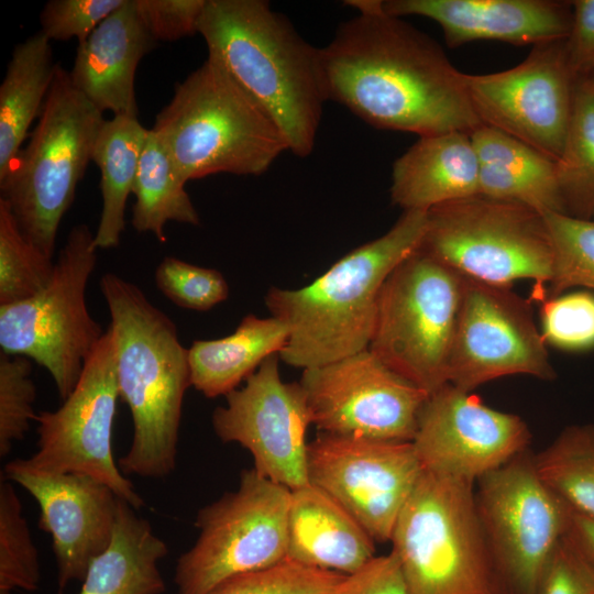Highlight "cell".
I'll return each mask as SVG.
<instances>
[{"label":"cell","instance_id":"45","mask_svg":"<svg viewBox=\"0 0 594 594\" xmlns=\"http://www.w3.org/2000/svg\"><path fill=\"white\" fill-rule=\"evenodd\" d=\"M562 541L594 580V519L570 509Z\"/></svg>","mask_w":594,"mask_h":594},{"label":"cell","instance_id":"47","mask_svg":"<svg viewBox=\"0 0 594 594\" xmlns=\"http://www.w3.org/2000/svg\"><path fill=\"white\" fill-rule=\"evenodd\" d=\"M590 79H591V81L593 82V86H594V75H592V76L590 77Z\"/></svg>","mask_w":594,"mask_h":594},{"label":"cell","instance_id":"3","mask_svg":"<svg viewBox=\"0 0 594 594\" xmlns=\"http://www.w3.org/2000/svg\"><path fill=\"white\" fill-rule=\"evenodd\" d=\"M114 341L119 396L133 421L125 475L161 479L176 466L184 396L190 383L188 349L173 320L139 286L113 274L100 279Z\"/></svg>","mask_w":594,"mask_h":594},{"label":"cell","instance_id":"1","mask_svg":"<svg viewBox=\"0 0 594 594\" xmlns=\"http://www.w3.org/2000/svg\"><path fill=\"white\" fill-rule=\"evenodd\" d=\"M359 14L321 48L329 100L370 125L421 136L471 133L482 121L464 73L429 35L385 13L381 0H350Z\"/></svg>","mask_w":594,"mask_h":594},{"label":"cell","instance_id":"32","mask_svg":"<svg viewBox=\"0 0 594 594\" xmlns=\"http://www.w3.org/2000/svg\"><path fill=\"white\" fill-rule=\"evenodd\" d=\"M534 460L543 482L571 510L594 519V424L564 428Z\"/></svg>","mask_w":594,"mask_h":594},{"label":"cell","instance_id":"40","mask_svg":"<svg viewBox=\"0 0 594 594\" xmlns=\"http://www.w3.org/2000/svg\"><path fill=\"white\" fill-rule=\"evenodd\" d=\"M125 0H51L41 14V32L51 41L77 38L84 43L92 31Z\"/></svg>","mask_w":594,"mask_h":594},{"label":"cell","instance_id":"6","mask_svg":"<svg viewBox=\"0 0 594 594\" xmlns=\"http://www.w3.org/2000/svg\"><path fill=\"white\" fill-rule=\"evenodd\" d=\"M106 119L56 65L40 119L25 147L0 178V193L23 235L53 257L64 215L91 161Z\"/></svg>","mask_w":594,"mask_h":594},{"label":"cell","instance_id":"34","mask_svg":"<svg viewBox=\"0 0 594 594\" xmlns=\"http://www.w3.org/2000/svg\"><path fill=\"white\" fill-rule=\"evenodd\" d=\"M38 552L11 481H0V591L37 590Z\"/></svg>","mask_w":594,"mask_h":594},{"label":"cell","instance_id":"20","mask_svg":"<svg viewBox=\"0 0 594 594\" xmlns=\"http://www.w3.org/2000/svg\"><path fill=\"white\" fill-rule=\"evenodd\" d=\"M2 476L21 485L38 504L37 525L52 536L59 592L72 581H82L91 561L112 540L116 493L91 476L35 473L16 459L4 465Z\"/></svg>","mask_w":594,"mask_h":594},{"label":"cell","instance_id":"38","mask_svg":"<svg viewBox=\"0 0 594 594\" xmlns=\"http://www.w3.org/2000/svg\"><path fill=\"white\" fill-rule=\"evenodd\" d=\"M154 282L176 306L196 311H207L229 295V285L219 271L174 256H166L160 262Z\"/></svg>","mask_w":594,"mask_h":594},{"label":"cell","instance_id":"44","mask_svg":"<svg viewBox=\"0 0 594 594\" xmlns=\"http://www.w3.org/2000/svg\"><path fill=\"white\" fill-rule=\"evenodd\" d=\"M340 594H408L396 556H376L346 576Z\"/></svg>","mask_w":594,"mask_h":594},{"label":"cell","instance_id":"37","mask_svg":"<svg viewBox=\"0 0 594 594\" xmlns=\"http://www.w3.org/2000/svg\"><path fill=\"white\" fill-rule=\"evenodd\" d=\"M32 364L22 355L0 354V457L4 458L14 442L24 439L30 421L35 420L36 397L31 378Z\"/></svg>","mask_w":594,"mask_h":594},{"label":"cell","instance_id":"2","mask_svg":"<svg viewBox=\"0 0 594 594\" xmlns=\"http://www.w3.org/2000/svg\"><path fill=\"white\" fill-rule=\"evenodd\" d=\"M197 33L208 56L272 118L289 152L310 155L329 100L321 48L264 0H206Z\"/></svg>","mask_w":594,"mask_h":594},{"label":"cell","instance_id":"13","mask_svg":"<svg viewBox=\"0 0 594 594\" xmlns=\"http://www.w3.org/2000/svg\"><path fill=\"white\" fill-rule=\"evenodd\" d=\"M119 397L114 341L108 328L61 407L36 414L37 450L18 462L35 473L91 476L140 509L144 499L113 458L112 428Z\"/></svg>","mask_w":594,"mask_h":594},{"label":"cell","instance_id":"24","mask_svg":"<svg viewBox=\"0 0 594 594\" xmlns=\"http://www.w3.org/2000/svg\"><path fill=\"white\" fill-rule=\"evenodd\" d=\"M391 199L404 211L480 194L479 161L469 133L419 138L393 164Z\"/></svg>","mask_w":594,"mask_h":594},{"label":"cell","instance_id":"29","mask_svg":"<svg viewBox=\"0 0 594 594\" xmlns=\"http://www.w3.org/2000/svg\"><path fill=\"white\" fill-rule=\"evenodd\" d=\"M148 129L138 120L113 116L106 120L97 136L91 161L100 170L102 207L94 233L97 249H112L120 244L125 227V205L133 187L140 157Z\"/></svg>","mask_w":594,"mask_h":594},{"label":"cell","instance_id":"36","mask_svg":"<svg viewBox=\"0 0 594 594\" xmlns=\"http://www.w3.org/2000/svg\"><path fill=\"white\" fill-rule=\"evenodd\" d=\"M346 576L286 558L272 566L228 579L208 594H340Z\"/></svg>","mask_w":594,"mask_h":594},{"label":"cell","instance_id":"35","mask_svg":"<svg viewBox=\"0 0 594 594\" xmlns=\"http://www.w3.org/2000/svg\"><path fill=\"white\" fill-rule=\"evenodd\" d=\"M543 216L553 248L552 276L546 298L573 287L594 290V219L554 212Z\"/></svg>","mask_w":594,"mask_h":594},{"label":"cell","instance_id":"31","mask_svg":"<svg viewBox=\"0 0 594 594\" xmlns=\"http://www.w3.org/2000/svg\"><path fill=\"white\" fill-rule=\"evenodd\" d=\"M566 215L594 219V86L590 78L575 82L565 140L556 161Z\"/></svg>","mask_w":594,"mask_h":594},{"label":"cell","instance_id":"41","mask_svg":"<svg viewBox=\"0 0 594 594\" xmlns=\"http://www.w3.org/2000/svg\"><path fill=\"white\" fill-rule=\"evenodd\" d=\"M206 0H135L140 16L155 42H172L197 33Z\"/></svg>","mask_w":594,"mask_h":594},{"label":"cell","instance_id":"22","mask_svg":"<svg viewBox=\"0 0 594 594\" xmlns=\"http://www.w3.org/2000/svg\"><path fill=\"white\" fill-rule=\"evenodd\" d=\"M155 43L135 0H125L78 44L72 84L102 113L138 118L135 74Z\"/></svg>","mask_w":594,"mask_h":594},{"label":"cell","instance_id":"5","mask_svg":"<svg viewBox=\"0 0 594 594\" xmlns=\"http://www.w3.org/2000/svg\"><path fill=\"white\" fill-rule=\"evenodd\" d=\"M152 130L182 179L261 175L288 144L272 118L213 57L175 86Z\"/></svg>","mask_w":594,"mask_h":594},{"label":"cell","instance_id":"10","mask_svg":"<svg viewBox=\"0 0 594 594\" xmlns=\"http://www.w3.org/2000/svg\"><path fill=\"white\" fill-rule=\"evenodd\" d=\"M97 250L87 224L73 227L48 284L32 297L0 306L1 352L29 358L46 369L63 400L106 332L86 302Z\"/></svg>","mask_w":594,"mask_h":594},{"label":"cell","instance_id":"7","mask_svg":"<svg viewBox=\"0 0 594 594\" xmlns=\"http://www.w3.org/2000/svg\"><path fill=\"white\" fill-rule=\"evenodd\" d=\"M474 484L424 471L391 538L408 594H503Z\"/></svg>","mask_w":594,"mask_h":594},{"label":"cell","instance_id":"23","mask_svg":"<svg viewBox=\"0 0 594 594\" xmlns=\"http://www.w3.org/2000/svg\"><path fill=\"white\" fill-rule=\"evenodd\" d=\"M286 558L350 575L375 556V541L362 525L319 487L290 491Z\"/></svg>","mask_w":594,"mask_h":594},{"label":"cell","instance_id":"21","mask_svg":"<svg viewBox=\"0 0 594 594\" xmlns=\"http://www.w3.org/2000/svg\"><path fill=\"white\" fill-rule=\"evenodd\" d=\"M385 13L418 15L437 22L447 45L474 41L537 45L566 38L571 2L551 0H381Z\"/></svg>","mask_w":594,"mask_h":594},{"label":"cell","instance_id":"28","mask_svg":"<svg viewBox=\"0 0 594 594\" xmlns=\"http://www.w3.org/2000/svg\"><path fill=\"white\" fill-rule=\"evenodd\" d=\"M56 65L50 40L40 31L18 44L0 86V178L21 151L40 117Z\"/></svg>","mask_w":594,"mask_h":594},{"label":"cell","instance_id":"19","mask_svg":"<svg viewBox=\"0 0 594 594\" xmlns=\"http://www.w3.org/2000/svg\"><path fill=\"white\" fill-rule=\"evenodd\" d=\"M530 441L518 415L447 384L428 396L411 442L424 471L475 483L528 451Z\"/></svg>","mask_w":594,"mask_h":594},{"label":"cell","instance_id":"17","mask_svg":"<svg viewBox=\"0 0 594 594\" xmlns=\"http://www.w3.org/2000/svg\"><path fill=\"white\" fill-rule=\"evenodd\" d=\"M472 106L483 124L501 130L557 161L568 131L575 78L565 38L534 45L513 68L464 74Z\"/></svg>","mask_w":594,"mask_h":594},{"label":"cell","instance_id":"11","mask_svg":"<svg viewBox=\"0 0 594 594\" xmlns=\"http://www.w3.org/2000/svg\"><path fill=\"white\" fill-rule=\"evenodd\" d=\"M289 501L286 486L253 468L242 471L235 491L198 510V537L177 559V594H208L228 579L286 559Z\"/></svg>","mask_w":594,"mask_h":594},{"label":"cell","instance_id":"30","mask_svg":"<svg viewBox=\"0 0 594 594\" xmlns=\"http://www.w3.org/2000/svg\"><path fill=\"white\" fill-rule=\"evenodd\" d=\"M185 184L162 141L148 129L133 187V228L140 233L150 232L164 243L168 221L199 226V215Z\"/></svg>","mask_w":594,"mask_h":594},{"label":"cell","instance_id":"27","mask_svg":"<svg viewBox=\"0 0 594 594\" xmlns=\"http://www.w3.org/2000/svg\"><path fill=\"white\" fill-rule=\"evenodd\" d=\"M287 340L288 329L280 320L250 314L231 334L193 342L188 349L191 386L208 398L227 396L267 358L278 355Z\"/></svg>","mask_w":594,"mask_h":594},{"label":"cell","instance_id":"42","mask_svg":"<svg viewBox=\"0 0 594 594\" xmlns=\"http://www.w3.org/2000/svg\"><path fill=\"white\" fill-rule=\"evenodd\" d=\"M572 22L565 38L569 68L575 80L594 75V0H574Z\"/></svg>","mask_w":594,"mask_h":594},{"label":"cell","instance_id":"43","mask_svg":"<svg viewBox=\"0 0 594 594\" xmlns=\"http://www.w3.org/2000/svg\"><path fill=\"white\" fill-rule=\"evenodd\" d=\"M535 594H594V580L561 541L544 570Z\"/></svg>","mask_w":594,"mask_h":594},{"label":"cell","instance_id":"12","mask_svg":"<svg viewBox=\"0 0 594 594\" xmlns=\"http://www.w3.org/2000/svg\"><path fill=\"white\" fill-rule=\"evenodd\" d=\"M474 501L503 594H535L570 508L543 482L529 450L480 477Z\"/></svg>","mask_w":594,"mask_h":594},{"label":"cell","instance_id":"39","mask_svg":"<svg viewBox=\"0 0 594 594\" xmlns=\"http://www.w3.org/2000/svg\"><path fill=\"white\" fill-rule=\"evenodd\" d=\"M541 334L547 344L566 351L594 348V295L563 293L543 299L540 308Z\"/></svg>","mask_w":594,"mask_h":594},{"label":"cell","instance_id":"15","mask_svg":"<svg viewBox=\"0 0 594 594\" xmlns=\"http://www.w3.org/2000/svg\"><path fill=\"white\" fill-rule=\"evenodd\" d=\"M556 377L530 304L507 286L464 277L450 360L449 384L472 392L491 381Z\"/></svg>","mask_w":594,"mask_h":594},{"label":"cell","instance_id":"18","mask_svg":"<svg viewBox=\"0 0 594 594\" xmlns=\"http://www.w3.org/2000/svg\"><path fill=\"white\" fill-rule=\"evenodd\" d=\"M278 361L277 354L267 358L229 393L211 422L222 442L251 453L258 474L293 491L309 484L306 436L311 420L299 382H284Z\"/></svg>","mask_w":594,"mask_h":594},{"label":"cell","instance_id":"46","mask_svg":"<svg viewBox=\"0 0 594 594\" xmlns=\"http://www.w3.org/2000/svg\"><path fill=\"white\" fill-rule=\"evenodd\" d=\"M0 594H13V593L10 591H0Z\"/></svg>","mask_w":594,"mask_h":594},{"label":"cell","instance_id":"9","mask_svg":"<svg viewBox=\"0 0 594 594\" xmlns=\"http://www.w3.org/2000/svg\"><path fill=\"white\" fill-rule=\"evenodd\" d=\"M464 276L417 250L385 280L369 350L429 395L449 384Z\"/></svg>","mask_w":594,"mask_h":594},{"label":"cell","instance_id":"14","mask_svg":"<svg viewBox=\"0 0 594 594\" xmlns=\"http://www.w3.org/2000/svg\"><path fill=\"white\" fill-rule=\"evenodd\" d=\"M311 425L321 432L411 442L429 396L369 349L302 370Z\"/></svg>","mask_w":594,"mask_h":594},{"label":"cell","instance_id":"25","mask_svg":"<svg viewBox=\"0 0 594 594\" xmlns=\"http://www.w3.org/2000/svg\"><path fill=\"white\" fill-rule=\"evenodd\" d=\"M470 136L479 161V195L541 215H566L554 160L490 125H480Z\"/></svg>","mask_w":594,"mask_h":594},{"label":"cell","instance_id":"26","mask_svg":"<svg viewBox=\"0 0 594 594\" xmlns=\"http://www.w3.org/2000/svg\"><path fill=\"white\" fill-rule=\"evenodd\" d=\"M135 510L119 497L112 540L89 564L79 594L165 592L158 562L167 556V544L153 531L150 521L138 516Z\"/></svg>","mask_w":594,"mask_h":594},{"label":"cell","instance_id":"33","mask_svg":"<svg viewBox=\"0 0 594 594\" xmlns=\"http://www.w3.org/2000/svg\"><path fill=\"white\" fill-rule=\"evenodd\" d=\"M54 265L23 235L8 205L0 199V306L41 292L51 280Z\"/></svg>","mask_w":594,"mask_h":594},{"label":"cell","instance_id":"8","mask_svg":"<svg viewBox=\"0 0 594 594\" xmlns=\"http://www.w3.org/2000/svg\"><path fill=\"white\" fill-rule=\"evenodd\" d=\"M418 250L483 283L510 287L516 280H534L535 295L542 300V285L548 287L552 276L553 248L544 216L482 195L429 209Z\"/></svg>","mask_w":594,"mask_h":594},{"label":"cell","instance_id":"4","mask_svg":"<svg viewBox=\"0 0 594 594\" xmlns=\"http://www.w3.org/2000/svg\"><path fill=\"white\" fill-rule=\"evenodd\" d=\"M426 227L427 211H404L386 233L345 254L309 285L271 287L266 307L288 329L279 360L306 370L369 349L381 289L418 250Z\"/></svg>","mask_w":594,"mask_h":594},{"label":"cell","instance_id":"16","mask_svg":"<svg viewBox=\"0 0 594 594\" xmlns=\"http://www.w3.org/2000/svg\"><path fill=\"white\" fill-rule=\"evenodd\" d=\"M309 483L346 509L375 542L391 541L424 470L413 442L320 432L308 443Z\"/></svg>","mask_w":594,"mask_h":594}]
</instances>
